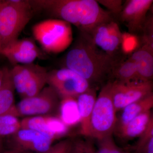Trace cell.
I'll list each match as a JSON object with an SVG mask.
<instances>
[{
  "instance_id": "obj_34",
  "label": "cell",
  "mask_w": 153,
  "mask_h": 153,
  "mask_svg": "<svg viewBox=\"0 0 153 153\" xmlns=\"http://www.w3.org/2000/svg\"><path fill=\"white\" fill-rule=\"evenodd\" d=\"M1 47V41H0V48Z\"/></svg>"
},
{
  "instance_id": "obj_35",
  "label": "cell",
  "mask_w": 153,
  "mask_h": 153,
  "mask_svg": "<svg viewBox=\"0 0 153 153\" xmlns=\"http://www.w3.org/2000/svg\"><path fill=\"white\" fill-rule=\"evenodd\" d=\"M2 1H0V4H1V3Z\"/></svg>"
},
{
  "instance_id": "obj_14",
  "label": "cell",
  "mask_w": 153,
  "mask_h": 153,
  "mask_svg": "<svg viewBox=\"0 0 153 153\" xmlns=\"http://www.w3.org/2000/svg\"><path fill=\"white\" fill-rule=\"evenodd\" d=\"M129 58L135 64L139 81H152L153 78V51L142 46Z\"/></svg>"
},
{
  "instance_id": "obj_21",
  "label": "cell",
  "mask_w": 153,
  "mask_h": 153,
  "mask_svg": "<svg viewBox=\"0 0 153 153\" xmlns=\"http://www.w3.org/2000/svg\"><path fill=\"white\" fill-rule=\"evenodd\" d=\"M21 128L39 132L54 141L47 127V116L28 117L21 121Z\"/></svg>"
},
{
  "instance_id": "obj_29",
  "label": "cell",
  "mask_w": 153,
  "mask_h": 153,
  "mask_svg": "<svg viewBox=\"0 0 153 153\" xmlns=\"http://www.w3.org/2000/svg\"><path fill=\"white\" fill-rule=\"evenodd\" d=\"M1 48H4L9 50H25L32 51L38 49L34 42L29 39H24L22 40L17 39L5 47Z\"/></svg>"
},
{
  "instance_id": "obj_6",
  "label": "cell",
  "mask_w": 153,
  "mask_h": 153,
  "mask_svg": "<svg viewBox=\"0 0 153 153\" xmlns=\"http://www.w3.org/2000/svg\"><path fill=\"white\" fill-rule=\"evenodd\" d=\"M60 99L56 91L49 85L36 96L22 99L9 112L17 117L53 116L59 109Z\"/></svg>"
},
{
  "instance_id": "obj_9",
  "label": "cell",
  "mask_w": 153,
  "mask_h": 153,
  "mask_svg": "<svg viewBox=\"0 0 153 153\" xmlns=\"http://www.w3.org/2000/svg\"><path fill=\"white\" fill-rule=\"evenodd\" d=\"M122 35L117 21L114 20L99 25L89 36L93 44L99 49L110 56L118 57L122 56L121 51Z\"/></svg>"
},
{
  "instance_id": "obj_11",
  "label": "cell",
  "mask_w": 153,
  "mask_h": 153,
  "mask_svg": "<svg viewBox=\"0 0 153 153\" xmlns=\"http://www.w3.org/2000/svg\"><path fill=\"white\" fill-rule=\"evenodd\" d=\"M153 3V0L126 1L118 20L126 25L128 33L140 37Z\"/></svg>"
},
{
  "instance_id": "obj_16",
  "label": "cell",
  "mask_w": 153,
  "mask_h": 153,
  "mask_svg": "<svg viewBox=\"0 0 153 153\" xmlns=\"http://www.w3.org/2000/svg\"><path fill=\"white\" fill-rule=\"evenodd\" d=\"M111 80L123 82L139 81L135 63L129 57H121L113 68Z\"/></svg>"
},
{
  "instance_id": "obj_26",
  "label": "cell",
  "mask_w": 153,
  "mask_h": 153,
  "mask_svg": "<svg viewBox=\"0 0 153 153\" xmlns=\"http://www.w3.org/2000/svg\"><path fill=\"white\" fill-rule=\"evenodd\" d=\"M97 153H125L115 142L112 135L97 140Z\"/></svg>"
},
{
  "instance_id": "obj_17",
  "label": "cell",
  "mask_w": 153,
  "mask_h": 153,
  "mask_svg": "<svg viewBox=\"0 0 153 153\" xmlns=\"http://www.w3.org/2000/svg\"><path fill=\"white\" fill-rule=\"evenodd\" d=\"M4 77L0 87V115L8 112L15 105V88L11 76L10 70L7 67L3 68Z\"/></svg>"
},
{
  "instance_id": "obj_22",
  "label": "cell",
  "mask_w": 153,
  "mask_h": 153,
  "mask_svg": "<svg viewBox=\"0 0 153 153\" xmlns=\"http://www.w3.org/2000/svg\"><path fill=\"white\" fill-rule=\"evenodd\" d=\"M21 128L18 117L8 112L0 115V137L11 136Z\"/></svg>"
},
{
  "instance_id": "obj_2",
  "label": "cell",
  "mask_w": 153,
  "mask_h": 153,
  "mask_svg": "<svg viewBox=\"0 0 153 153\" xmlns=\"http://www.w3.org/2000/svg\"><path fill=\"white\" fill-rule=\"evenodd\" d=\"M30 2L56 19L74 25L79 32L88 35L99 25L116 20L95 0H44Z\"/></svg>"
},
{
  "instance_id": "obj_15",
  "label": "cell",
  "mask_w": 153,
  "mask_h": 153,
  "mask_svg": "<svg viewBox=\"0 0 153 153\" xmlns=\"http://www.w3.org/2000/svg\"><path fill=\"white\" fill-rule=\"evenodd\" d=\"M151 111L141 114L126 124L119 127L120 136L127 140L139 137L145 131L151 118L153 117Z\"/></svg>"
},
{
  "instance_id": "obj_12",
  "label": "cell",
  "mask_w": 153,
  "mask_h": 153,
  "mask_svg": "<svg viewBox=\"0 0 153 153\" xmlns=\"http://www.w3.org/2000/svg\"><path fill=\"white\" fill-rule=\"evenodd\" d=\"M48 73L43 67L33 63L23 65L21 76L25 88L24 98L36 96L43 89L47 82Z\"/></svg>"
},
{
  "instance_id": "obj_33",
  "label": "cell",
  "mask_w": 153,
  "mask_h": 153,
  "mask_svg": "<svg viewBox=\"0 0 153 153\" xmlns=\"http://www.w3.org/2000/svg\"><path fill=\"white\" fill-rule=\"evenodd\" d=\"M3 77H4V71L3 69H0V87L2 83Z\"/></svg>"
},
{
  "instance_id": "obj_19",
  "label": "cell",
  "mask_w": 153,
  "mask_h": 153,
  "mask_svg": "<svg viewBox=\"0 0 153 153\" xmlns=\"http://www.w3.org/2000/svg\"><path fill=\"white\" fill-rule=\"evenodd\" d=\"M59 111V118L68 127L79 123L80 117L76 98L67 97L62 99Z\"/></svg>"
},
{
  "instance_id": "obj_5",
  "label": "cell",
  "mask_w": 153,
  "mask_h": 153,
  "mask_svg": "<svg viewBox=\"0 0 153 153\" xmlns=\"http://www.w3.org/2000/svg\"><path fill=\"white\" fill-rule=\"evenodd\" d=\"M34 38L49 53H57L67 49L73 40L71 25L57 19L38 23L32 28Z\"/></svg>"
},
{
  "instance_id": "obj_30",
  "label": "cell",
  "mask_w": 153,
  "mask_h": 153,
  "mask_svg": "<svg viewBox=\"0 0 153 153\" xmlns=\"http://www.w3.org/2000/svg\"><path fill=\"white\" fill-rule=\"evenodd\" d=\"M72 153H97L93 143L89 140L73 141Z\"/></svg>"
},
{
  "instance_id": "obj_28",
  "label": "cell",
  "mask_w": 153,
  "mask_h": 153,
  "mask_svg": "<svg viewBox=\"0 0 153 153\" xmlns=\"http://www.w3.org/2000/svg\"><path fill=\"white\" fill-rule=\"evenodd\" d=\"M139 138L134 147L136 153H140L144 147L153 138V117L151 118L145 131Z\"/></svg>"
},
{
  "instance_id": "obj_31",
  "label": "cell",
  "mask_w": 153,
  "mask_h": 153,
  "mask_svg": "<svg viewBox=\"0 0 153 153\" xmlns=\"http://www.w3.org/2000/svg\"><path fill=\"white\" fill-rule=\"evenodd\" d=\"M73 141L66 139L52 145L45 153H72Z\"/></svg>"
},
{
  "instance_id": "obj_27",
  "label": "cell",
  "mask_w": 153,
  "mask_h": 153,
  "mask_svg": "<svg viewBox=\"0 0 153 153\" xmlns=\"http://www.w3.org/2000/svg\"><path fill=\"white\" fill-rule=\"evenodd\" d=\"M100 5L104 6L106 10L117 21L123 8L124 2L121 0H98Z\"/></svg>"
},
{
  "instance_id": "obj_23",
  "label": "cell",
  "mask_w": 153,
  "mask_h": 153,
  "mask_svg": "<svg viewBox=\"0 0 153 153\" xmlns=\"http://www.w3.org/2000/svg\"><path fill=\"white\" fill-rule=\"evenodd\" d=\"M141 46L138 36L128 32H123L122 35L121 51L125 56L130 55Z\"/></svg>"
},
{
  "instance_id": "obj_4",
  "label": "cell",
  "mask_w": 153,
  "mask_h": 153,
  "mask_svg": "<svg viewBox=\"0 0 153 153\" xmlns=\"http://www.w3.org/2000/svg\"><path fill=\"white\" fill-rule=\"evenodd\" d=\"M112 83V80H109L102 86L92 111L91 137L97 140L112 135L117 124L111 95Z\"/></svg>"
},
{
  "instance_id": "obj_10",
  "label": "cell",
  "mask_w": 153,
  "mask_h": 153,
  "mask_svg": "<svg viewBox=\"0 0 153 153\" xmlns=\"http://www.w3.org/2000/svg\"><path fill=\"white\" fill-rule=\"evenodd\" d=\"M9 149L27 153H45L54 141L39 132L21 128L10 136Z\"/></svg>"
},
{
  "instance_id": "obj_1",
  "label": "cell",
  "mask_w": 153,
  "mask_h": 153,
  "mask_svg": "<svg viewBox=\"0 0 153 153\" xmlns=\"http://www.w3.org/2000/svg\"><path fill=\"white\" fill-rule=\"evenodd\" d=\"M123 56H110L93 44L89 35L79 32L66 54L65 67L79 74L91 87L97 88L99 85H104L106 80H111L113 68Z\"/></svg>"
},
{
  "instance_id": "obj_36",
  "label": "cell",
  "mask_w": 153,
  "mask_h": 153,
  "mask_svg": "<svg viewBox=\"0 0 153 153\" xmlns=\"http://www.w3.org/2000/svg\"></svg>"
},
{
  "instance_id": "obj_7",
  "label": "cell",
  "mask_w": 153,
  "mask_h": 153,
  "mask_svg": "<svg viewBox=\"0 0 153 153\" xmlns=\"http://www.w3.org/2000/svg\"><path fill=\"white\" fill-rule=\"evenodd\" d=\"M47 83L61 99L67 97L76 98L91 87L83 77L66 67L48 72Z\"/></svg>"
},
{
  "instance_id": "obj_20",
  "label": "cell",
  "mask_w": 153,
  "mask_h": 153,
  "mask_svg": "<svg viewBox=\"0 0 153 153\" xmlns=\"http://www.w3.org/2000/svg\"><path fill=\"white\" fill-rule=\"evenodd\" d=\"M0 54L6 57L11 63L17 65L18 63L29 64L33 63L39 57L38 49L32 51L25 50H9L4 48H0Z\"/></svg>"
},
{
  "instance_id": "obj_24",
  "label": "cell",
  "mask_w": 153,
  "mask_h": 153,
  "mask_svg": "<svg viewBox=\"0 0 153 153\" xmlns=\"http://www.w3.org/2000/svg\"><path fill=\"white\" fill-rule=\"evenodd\" d=\"M151 10L148 13L139 37L141 46H146L153 51V15Z\"/></svg>"
},
{
  "instance_id": "obj_25",
  "label": "cell",
  "mask_w": 153,
  "mask_h": 153,
  "mask_svg": "<svg viewBox=\"0 0 153 153\" xmlns=\"http://www.w3.org/2000/svg\"><path fill=\"white\" fill-rule=\"evenodd\" d=\"M47 123L48 130L55 140L66 134L68 131V127L59 117L47 116Z\"/></svg>"
},
{
  "instance_id": "obj_3",
  "label": "cell",
  "mask_w": 153,
  "mask_h": 153,
  "mask_svg": "<svg viewBox=\"0 0 153 153\" xmlns=\"http://www.w3.org/2000/svg\"><path fill=\"white\" fill-rule=\"evenodd\" d=\"M30 1H2L0 4V36L1 47L18 39L33 16Z\"/></svg>"
},
{
  "instance_id": "obj_13",
  "label": "cell",
  "mask_w": 153,
  "mask_h": 153,
  "mask_svg": "<svg viewBox=\"0 0 153 153\" xmlns=\"http://www.w3.org/2000/svg\"><path fill=\"white\" fill-rule=\"evenodd\" d=\"M97 88L91 87L76 98L80 117V133L82 135L91 137V114L97 97Z\"/></svg>"
},
{
  "instance_id": "obj_8",
  "label": "cell",
  "mask_w": 153,
  "mask_h": 153,
  "mask_svg": "<svg viewBox=\"0 0 153 153\" xmlns=\"http://www.w3.org/2000/svg\"><path fill=\"white\" fill-rule=\"evenodd\" d=\"M153 89L152 81L123 82L112 80L111 95L116 111L150 95Z\"/></svg>"
},
{
  "instance_id": "obj_32",
  "label": "cell",
  "mask_w": 153,
  "mask_h": 153,
  "mask_svg": "<svg viewBox=\"0 0 153 153\" xmlns=\"http://www.w3.org/2000/svg\"><path fill=\"white\" fill-rule=\"evenodd\" d=\"M1 153H27L23 152H19V151H17L16 150H13L8 149L7 150L4 151V152H1Z\"/></svg>"
},
{
  "instance_id": "obj_18",
  "label": "cell",
  "mask_w": 153,
  "mask_h": 153,
  "mask_svg": "<svg viewBox=\"0 0 153 153\" xmlns=\"http://www.w3.org/2000/svg\"><path fill=\"white\" fill-rule=\"evenodd\" d=\"M153 107V93L129 104L123 109L119 127L126 124L137 116L151 111Z\"/></svg>"
}]
</instances>
